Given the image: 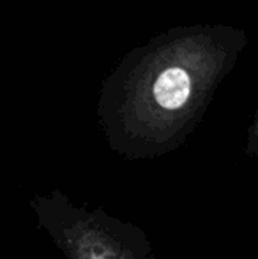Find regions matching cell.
Returning a JSON list of instances; mask_svg holds the SVG:
<instances>
[{
    "instance_id": "6da1fadb",
    "label": "cell",
    "mask_w": 258,
    "mask_h": 259,
    "mask_svg": "<svg viewBox=\"0 0 258 259\" xmlns=\"http://www.w3.org/2000/svg\"><path fill=\"white\" fill-rule=\"evenodd\" d=\"M191 94V79L180 67H170L161 72L154 83V99L166 109H177Z\"/></svg>"
}]
</instances>
